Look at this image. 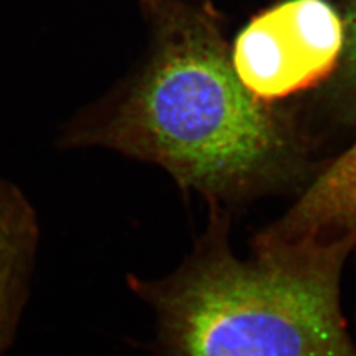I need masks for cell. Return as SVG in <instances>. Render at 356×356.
I'll list each match as a JSON object with an SVG mask.
<instances>
[{
    "label": "cell",
    "mask_w": 356,
    "mask_h": 356,
    "mask_svg": "<svg viewBox=\"0 0 356 356\" xmlns=\"http://www.w3.org/2000/svg\"><path fill=\"white\" fill-rule=\"evenodd\" d=\"M158 43L146 70L67 143L99 146L161 166L183 191L236 192L269 166L280 132L233 70L209 13L184 0H150Z\"/></svg>",
    "instance_id": "cell-1"
},
{
    "label": "cell",
    "mask_w": 356,
    "mask_h": 356,
    "mask_svg": "<svg viewBox=\"0 0 356 356\" xmlns=\"http://www.w3.org/2000/svg\"><path fill=\"white\" fill-rule=\"evenodd\" d=\"M355 245L257 241L245 261L214 220L175 273L129 285L154 309L168 356H356L339 293Z\"/></svg>",
    "instance_id": "cell-2"
},
{
    "label": "cell",
    "mask_w": 356,
    "mask_h": 356,
    "mask_svg": "<svg viewBox=\"0 0 356 356\" xmlns=\"http://www.w3.org/2000/svg\"><path fill=\"white\" fill-rule=\"evenodd\" d=\"M343 42L341 19L325 0H288L241 31L230 61L241 83L267 102L291 95L325 76Z\"/></svg>",
    "instance_id": "cell-3"
},
{
    "label": "cell",
    "mask_w": 356,
    "mask_h": 356,
    "mask_svg": "<svg viewBox=\"0 0 356 356\" xmlns=\"http://www.w3.org/2000/svg\"><path fill=\"white\" fill-rule=\"evenodd\" d=\"M259 239L280 243L356 242V141Z\"/></svg>",
    "instance_id": "cell-4"
},
{
    "label": "cell",
    "mask_w": 356,
    "mask_h": 356,
    "mask_svg": "<svg viewBox=\"0 0 356 356\" xmlns=\"http://www.w3.org/2000/svg\"><path fill=\"white\" fill-rule=\"evenodd\" d=\"M35 239V221L26 200L14 188H6L0 193V352L14 330Z\"/></svg>",
    "instance_id": "cell-5"
},
{
    "label": "cell",
    "mask_w": 356,
    "mask_h": 356,
    "mask_svg": "<svg viewBox=\"0 0 356 356\" xmlns=\"http://www.w3.org/2000/svg\"><path fill=\"white\" fill-rule=\"evenodd\" d=\"M346 44H348V58L352 74L356 79V2L350 8L348 15V26H346Z\"/></svg>",
    "instance_id": "cell-6"
}]
</instances>
